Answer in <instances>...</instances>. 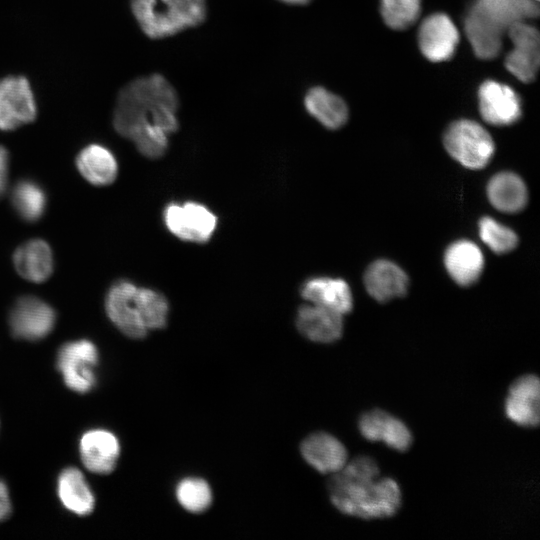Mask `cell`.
Returning <instances> with one entry per match:
<instances>
[{
  "instance_id": "6da1fadb",
  "label": "cell",
  "mask_w": 540,
  "mask_h": 540,
  "mask_svg": "<svg viewBox=\"0 0 540 540\" xmlns=\"http://www.w3.org/2000/svg\"><path fill=\"white\" fill-rule=\"evenodd\" d=\"M179 97L160 74L134 79L119 92L113 126L145 157L156 159L167 150L169 135L179 126Z\"/></svg>"
},
{
  "instance_id": "7a4b0ae2",
  "label": "cell",
  "mask_w": 540,
  "mask_h": 540,
  "mask_svg": "<svg viewBox=\"0 0 540 540\" xmlns=\"http://www.w3.org/2000/svg\"><path fill=\"white\" fill-rule=\"evenodd\" d=\"M332 504L343 514L365 520L394 516L401 507L397 482L380 477L376 461L365 455L347 462L328 481Z\"/></svg>"
},
{
  "instance_id": "3957f363",
  "label": "cell",
  "mask_w": 540,
  "mask_h": 540,
  "mask_svg": "<svg viewBox=\"0 0 540 540\" xmlns=\"http://www.w3.org/2000/svg\"><path fill=\"white\" fill-rule=\"evenodd\" d=\"M538 13L534 0H476L464 22L475 55L486 60L495 58L508 29L518 22L537 17Z\"/></svg>"
},
{
  "instance_id": "277c9868",
  "label": "cell",
  "mask_w": 540,
  "mask_h": 540,
  "mask_svg": "<svg viewBox=\"0 0 540 540\" xmlns=\"http://www.w3.org/2000/svg\"><path fill=\"white\" fill-rule=\"evenodd\" d=\"M141 30L150 38L173 36L200 25L206 18V0H131Z\"/></svg>"
},
{
  "instance_id": "5b68a950",
  "label": "cell",
  "mask_w": 540,
  "mask_h": 540,
  "mask_svg": "<svg viewBox=\"0 0 540 540\" xmlns=\"http://www.w3.org/2000/svg\"><path fill=\"white\" fill-rule=\"evenodd\" d=\"M443 142L451 157L469 169L485 167L495 150L489 133L471 120L452 123L444 134Z\"/></svg>"
},
{
  "instance_id": "8992f818",
  "label": "cell",
  "mask_w": 540,
  "mask_h": 540,
  "mask_svg": "<svg viewBox=\"0 0 540 540\" xmlns=\"http://www.w3.org/2000/svg\"><path fill=\"white\" fill-rule=\"evenodd\" d=\"M98 362L96 346L91 341L82 339L61 346L56 364L68 388L78 393H87L97 383L95 367Z\"/></svg>"
},
{
  "instance_id": "52a82bcc",
  "label": "cell",
  "mask_w": 540,
  "mask_h": 540,
  "mask_svg": "<svg viewBox=\"0 0 540 540\" xmlns=\"http://www.w3.org/2000/svg\"><path fill=\"white\" fill-rule=\"evenodd\" d=\"M37 116V104L28 79L6 76L0 79V130L11 131L31 123Z\"/></svg>"
},
{
  "instance_id": "ba28073f",
  "label": "cell",
  "mask_w": 540,
  "mask_h": 540,
  "mask_svg": "<svg viewBox=\"0 0 540 540\" xmlns=\"http://www.w3.org/2000/svg\"><path fill=\"white\" fill-rule=\"evenodd\" d=\"M138 288L128 280H119L109 288L105 299L109 319L123 334L134 339H141L148 332L142 322Z\"/></svg>"
},
{
  "instance_id": "9c48e42d",
  "label": "cell",
  "mask_w": 540,
  "mask_h": 540,
  "mask_svg": "<svg viewBox=\"0 0 540 540\" xmlns=\"http://www.w3.org/2000/svg\"><path fill=\"white\" fill-rule=\"evenodd\" d=\"M164 221L169 231L178 238L203 243L216 229V216L204 205L195 202L172 203L165 208Z\"/></svg>"
},
{
  "instance_id": "30bf717a",
  "label": "cell",
  "mask_w": 540,
  "mask_h": 540,
  "mask_svg": "<svg viewBox=\"0 0 540 540\" xmlns=\"http://www.w3.org/2000/svg\"><path fill=\"white\" fill-rule=\"evenodd\" d=\"M56 320L54 309L35 296H22L9 313L11 333L18 339L37 341L46 337Z\"/></svg>"
},
{
  "instance_id": "8fae6325",
  "label": "cell",
  "mask_w": 540,
  "mask_h": 540,
  "mask_svg": "<svg viewBox=\"0 0 540 540\" xmlns=\"http://www.w3.org/2000/svg\"><path fill=\"white\" fill-rule=\"evenodd\" d=\"M507 34L513 49L506 56L507 70L522 82L529 83L537 75L540 62V39L538 30L527 23L512 25Z\"/></svg>"
},
{
  "instance_id": "7c38bea8",
  "label": "cell",
  "mask_w": 540,
  "mask_h": 540,
  "mask_svg": "<svg viewBox=\"0 0 540 540\" xmlns=\"http://www.w3.org/2000/svg\"><path fill=\"white\" fill-rule=\"evenodd\" d=\"M504 411L518 426L535 428L539 425L540 382L536 375H523L510 385Z\"/></svg>"
},
{
  "instance_id": "4fadbf2b",
  "label": "cell",
  "mask_w": 540,
  "mask_h": 540,
  "mask_svg": "<svg viewBox=\"0 0 540 540\" xmlns=\"http://www.w3.org/2000/svg\"><path fill=\"white\" fill-rule=\"evenodd\" d=\"M360 434L370 442H383L393 450L407 451L413 442L412 433L403 421L381 409L361 415L358 421Z\"/></svg>"
},
{
  "instance_id": "5bb4252c",
  "label": "cell",
  "mask_w": 540,
  "mask_h": 540,
  "mask_svg": "<svg viewBox=\"0 0 540 540\" xmlns=\"http://www.w3.org/2000/svg\"><path fill=\"white\" fill-rule=\"evenodd\" d=\"M478 99L481 116L489 124L510 125L521 117L520 99L505 84L492 80L484 82L479 88Z\"/></svg>"
},
{
  "instance_id": "9a60e30c",
  "label": "cell",
  "mask_w": 540,
  "mask_h": 540,
  "mask_svg": "<svg viewBox=\"0 0 540 540\" xmlns=\"http://www.w3.org/2000/svg\"><path fill=\"white\" fill-rule=\"evenodd\" d=\"M419 47L430 61L450 59L458 45L459 33L452 20L443 13L426 18L419 29Z\"/></svg>"
},
{
  "instance_id": "2e32d148",
  "label": "cell",
  "mask_w": 540,
  "mask_h": 540,
  "mask_svg": "<svg viewBox=\"0 0 540 540\" xmlns=\"http://www.w3.org/2000/svg\"><path fill=\"white\" fill-rule=\"evenodd\" d=\"M82 463L91 472L108 474L114 470L120 454L117 437L103 429H94L83 434L79 443Z\"/></svg>"
},
{
  "instance_id": "e0dca14e",
  "label": "cell",
  "mask_w": 540,
  "mask_h": 540,
  "mask_svg": "<svg viewBox=\"0 0 540 540\" xmlns=\"http://www.w3.org/2000/svg\"><path fill=\"white\" fill-rule=\"evenodd\" d=\"M301 454L310 466L322 474H334L348 462L345 446L325 432L308 436L301 444Z\"/></svg>"
},
{
  "instance_id": "ac0fdd59",
  "label": "cell",
  "mask_w": 540,
  "mask_h": 540,
  "mask_svg": "<svg viewBox=\"0 0 540 540\" xmlns=\"http://www.w3.org/2000/svg\"><path fill=\"white\" fill-rule=\"evenodd\" d=\"M296 326L307 339L318 343H332L343 333V315L314 304L298 309Z\"/></svg>"
},
{
  "instance_id": "d6986e66",
  "label": "cell",
  "mask_w": 540,
  "mask_h": 540,
  "mask_svg": "<svg viewBox=\"0 0 540 540\" xmlns=\"http://www.w3.org/2000/svg\"><path fill=\"white\" fill-rule=\"evenodd\" d=\"M365 287L378 302H387L406 294L408 277L395 263L381 259L373 262L364 275Z\"/></svg>"
},
{
  "instance_id": "ffe728a7",
  "label": "cell",
  "mask_w": 540,
  "mask_h": 540,
  "mask_svg": "<svg viewBox=\"0 0 540 540\" xmlns=\"http://www.w3.org/2000/svg\"><path fill=\"white\" fill-rule=\"evenodd\" d=\"M301 295L311 304L333 310L341 315L353 308V298L349 285L342 279L316 277L306 281Z\"/></svg>"
},
{
  "instance_id": "44dd1931",
  "label": "cell",
  "mask_w": 540,
  "mask_h": 540,
  "mask_svg": "<svg viewBox=\"0 0 540 540\" xmlns=\"http://www.w3.org/2000/svg\"><path fill=\"white\" fill-rule=\"evenodd\" d=\"M444 263L451 278L461 286H469L480 277L484 258L480 248L469 240L452 243L444 255Z\"/></svg>"
},
{
  "instance_id": "7402d4cb",
  "label": "cell",
  "mask_w": 540,
  "mask_h": 540,
  "mask_svg": "<svg viewBox=\"0 0 540 540\" xmlns=\"http://www.w3.org/2000/svg\"><path fill=\"white\" fill-rule=\"evenodd\" d=\"M13 263L21 277L34 283L46 281L53 272L51 248L41 239H32L20 245L13 255Z\"/></svg>"
},
{
  "instance_id": "603a6c76",
  "label": "cell",
  "mask_w": 540,
  "mask_h": 540,
  "mask_svg": "<svg viewBox=\"0 0 540 540\" xmlns=\"http://www.w3.org/2000/svg\"><path fill=\"white\" fill-rule=\"evenodd\" d=\"M76 165L81 175L96 186L109 185L117 176L118 165L114 155L100 144L84 147L77 155Z\"/></svg>"
},
{
  "instance_id": "cb8c5ba5",
  "label": "cell",
  "mask_w": 540,
  "mask_h": 540,
  "mask_svg": "<svg viewBox=\"0 0 540 540\" xmlns=\"http://www.w3.org/2000/svg\"><path fill=\"white\" fill-rule=\"evenodd\" d=\"M57 493L63 506L79 516L89 515L95 498L83 474L74 467L65 468L57 480Z\"/></svg>"
},
{
  "instance_id": "d4e9b609",
  "label": "cell",
  "mask_w": 540,
  "mask_h": 540,
  "mask_svg": "<svg viewBox=\"0 0 540 540\" xmlns=\"http://www.w3.org/2000/svg\"><path fill=\"white\" fill-rule=\"evenodd\" d=\"M487 196L496 209L506 213L521 211L528 199L523 180L512 172L494 175L487 185Z\"/></svg>"
},
{
  "instance_id": "484cf974",
  "label": "cell",
  "mask_w": 540,
  "mask_h": 540,
  "mask_svg": "<svg viewBox=\"0 0 540 540\" xmlns=\"http://www.w3.org/2000/svg\"><path fill=\"white\" fill-rule=\"evenodd\" d=\"M306 110L322 125L329 129H338L348 119L345 102L323 87L311 88L304 99Z\"/></svg>"
},
{
  "instance_id": "4316f807",
  "label": "cell",
  "mask_w": 540,
  "mask_h": 540,
  "mask_svg": "<svg viewBox=\"0 0 540 540\" xmlns=\"http://www.w3.org/2000/svg\"><path fill=\"white\" fill-rule=\"evenodd\" d=\"M12 206L25 221L35 222L44 214L47 199L43 188L32 180H20L11 192Z\"/></svg>"
},
{
  "instance_id": "83f0119b",
  "label": "cell",
  "mask_w": 540,
  "mask_h": 540,
  "mask_svg": "<svg viewBox=\"0 0 540 540\" xmlns=\"http://www.w3.org/2000/svg\"><path fill=\"white\" fill-rule=\"evenodd\" d=\"M179 504L188 512L201 513L209 508L212 492L206 481L200 478H186L176 488Z\"/></svg>"
},
{
  "instance_id": "f1b7e54d",
  "label": "cell",
  "mask_w": 540,
  "mask_h": 540,
  "mask_svg": "<svg viewBox=\"0 0 540 540\" xmlns=\"http://www.w3.org/2000/svg\"><path fill=\"white\" fill-rule=\"evenodd\" d=\"M138 294L142 322L147 331L164 328L169 311V305L164 295L142 287H139Z\"/></svg>"
},
{
  "instance_id": "f546056e",
  "label": "cell",
  "mask_w": 540,
  "mask_h": 540,
  "mask_svg": "<svg viewBox=\"0 0 540 540\" xmlns=\"http://www.w3.org/2000/svg\"><path fill=\"white\" fill-rule=\"evenodd\" d=\"M481 240L495 253L503 254L513 250L518 244L516 233L490 217L479 221Z\"/></svg>"
},
{
  "instance_id": "4dcf8cb0",
  "label": "cell",
  "mask_w": 540,
  "mask_h": 540,
  "mask_svg": "<svg viewBox=\"0 0 540 540\" xmlns=\"http://www.w3.org/2000/svg\"><path fill=\"white\" fill-rule=\"evenodd\" d=\"M420 0H381V13L385 23L396 30L406 29L418 18Z\"/></svg>"
},
{
  "instance_id": "1f68e13d",
  "label": "cell",
  "mask_w": 540,
  "mask_h": 540,
  "mask_svg": "<svg viewBox=\"0 0 540 540\" xmlns=\"http://www.w3.org/2000/svg\"><path fill=\"white\" fill-rule=\"evenodd\" d=\"M9 155L5 147L0 146V199L5 194L8 185Z\"/></svg>"
},
{
  "instance_id": "d6a6232c",
  "label": "cell",
  "mask_w": 540,
  "mask_h": 540,
  "mask_svg": "<svg viewBox=\"0 0 540 540\" xmlns=\"http://www.w3.org/2000/svg\"><path fill=\"white\" fill-rule=\"evenodd\" d=\"M11 513V502L6 484L0 480V522L5 520Z\"/></svg>"
},
{
  "instance_id": "836d02e7",
  "label": "cell",
  "mask_w": 540,
  "mask_h": 540,
  "mask_svg": "<svg viewBox=\"0 0 540 540\" xmlns=\"http://www.w3.org/2000/svg\"><path fill=\"white\" fill-rule=\"evenodd\" d=\"M281 2L293 5H302L308 3L310 0H280Z\"/></svg>"
},
{
  "instance_id": "e575fe53",
  "label": "cell",
  "mask_w": 540,
  "mask_h": 540,
  "mask_svg": "<svg viewBox=\"0 0 540 540\" xmlns=\"http://www.w3.org/2000/svg\"><path fill=\"white\" fill-rule=\"evenodd\" d=\"M535 1H537V0H535Z\"/></svg>"
}]
</instances>
